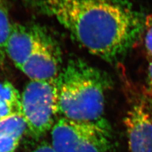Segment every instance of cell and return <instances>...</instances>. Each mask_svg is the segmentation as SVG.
Wrapping results in <instances>:
<instances>
[{
    "mask_svg": "<svg viewBox=\"0 0 152 152\" xmlns=\"http://www.w3.org/2000/svg\"><path fill=\"white\" fill-rule=\"evenodd\" d=\"M78 43L112 62L134 45L146 26L143 13L126 0H39Z\"/></svg>",
    "mask_w": 152,
    "mask_h": 152,
    "instance_id": "6da1fadb",
    "label": "cell"
},
{
    "mask_svg": "<svg viewBox=\"0 0 152 152\" xmlns=\"http://www.w3.org/2000/svg\"><path fill=\"white\" fill-rule=\"evenodd\" d=\"M111 84L105 72L81 60H70L55 79L56 116L80 122L102 119Z\"/></svg>",
    "mask_w": 152,
    "mask_h": 152,
    "instance_id": "7a4b0ae2",
    "label": "cell"
},
{
    "mask_svg": "<svg viewBox=\"0 0 152 152\" xmlns=\"http://www.w3.org/2000/svg\"><path fill=\"white\" fill-rule=\"evenodd\" d=\"M51 140L56 152H114L111 128L104 118L93 122L59 118Z\"/></svg>",
    "mask_w": 152,
    "mask_h": 152,
    "instance_id": "3957f363",
    "label": "cell"
},
{
    "mask_svg": "<svg viewBox=\"0 0 152 152\" xmlns=\"http://www.w3.org/2000/svg\"><path fill=\"white\" fill-rule=\"evenodd\" d=\"M55 79L51 81L31 80L22 93L23 115L28 131L35 139L44 136L56 122Z\"/></svg>",
    "mask_w": 152,
    "mask_h": 152,
    "instance_id": "277c9868",
    "label": "cell"
},
{
    "mask_svg": "<svg viewBox=\"0 0 152 152\" xmlns=\"http://www.w3.org/2000/svg\"><path fill=\"white\" fill-rule=\"evenodd\" d=\"M61 57L58 48L41 32L32 53L21 70L31 80L51 81L60 72Z\"/></svg>",
    "mask_w": 152,
    "mask_h": 152,
    "instance_id": "5b68a950",
    "label": "cell"
},
{
    "mask_svg": "<svg viewBox=\"0 0 152 152\" xmlns=\"http://www.w3.org/2000/svg\"><path fill=\"white\" fill-rule=\"evenodd\" d=\"M128 152H152V115L142 101L132 104L124 120Z\"/></svg>",
    "mask_w": 152,
    "mask_h": 152,
    "instance_id": "8992f818",
    "label": "cell"
},
{
    "mask_svg": "<svg viewBox=\"0 0 152 152\" xmlns=\"http://www.w3.org/2000/svg\"><path fill=\"white\" fill-rule=\"evenodd\" d=\"M40 32L19 23H13L11 26L6 52L18 69L21 70L34 50Z\"/></svg>",
    "mask_w": 152,
    "mask_h": 152,
    "instance_id": "52a82bcc",
    "label": "cell"
},
{
    "mask_svg": "<svg viewBox=\"0 0 152 152\" xmlns=\"http://www.w3.org/2000/svg\"><path fill=\"white\" fill-rule=\"evenodd\" d=\"M27 129L23 114L15 113L0 121V137L20 140Z\"/></svg>",
    "mask_w": 152,
    "mask_h": 152,
    "instance_id": "ba28073f",
    "label": "cell"
},
{
    "mask_svg": "<svg viewBox=\"0 0 152 152\" xmlns=\"http://www.w3.org/2000/svg\"><path fill=\"white\" fill-rule=\"evenodd\" d=\"M0 101L12 106L16 113L23 114L20 95L14 86L8 81H0Z\"/></svg>",
    "mask_w": 152,
    "mask_h": 152,
    "instance_id": "9c48e42d",
    "label": "cell"
},
{
    "mask_svg": "<svg viewBox=\"0 0 152 152\" xmlns=\"http://www.w3.org/2000/svg\"><path fill=\"white\" fill-rule=\"evenodd\" d=\"M7 10L0 0V63H3L7 53L6 46L11 30Z\"/></svg>",
    "mask_w": 152,
    "mask_h": 152,
    "instance_id": "30bf717a",
    "label": "cell"
},
{
    "mask_svg": "<svg viewBox=\"0 0 152 152\" xmlns=\"http://www.w3.org/2000/svg\"><path fill=\"white\" fill-rule=\"evenodd\" d=\"M20 140L8 137H0V152H13Z\"/></svg>",
    "mask_w": 152,
    "mask_h": 152,
    "instance_id": "8fae6325",
    "label": "cell"
},
{
    "mask_svg": "<svg viewBox=\"0 0 152 152\" xmlns=\"http://www.w3.org/2000/svg\"><path fill=\"white\" fill-rule=\"evenodd\" d=\"M15 113H17L12 106L5 102L0 101V121Z\"/></svg>",
    "mask_w": 152,
    "mask_h": 152,
    "instance_id": "7c38bea8",
    "label": "cell"
},
{
    "mask_svg": "<svg viewBox=\"0 0 152 152\" xmlns=\"http://www.w3.org/2000/svg\"><path fill=\"white\" fill-rule=\"evenodd\" d=\"M145 46L148 56L152 58V23L148 27L145 37Z\"/></svg>",
    "mask_w": 152,
    "mask_h": 152,
    "instance_id": "4fadbf2b",
    "label": "cell"
},
{
    "mask_svg": "<svg viewBox=\"0 0 152 152\" xmlns=\"http://www.w3.org/2000/svg\"><path fill=\"white\" fill-rule=\"evenodd\" d=\"M146 94L147 98H152V58H150L148 64Z\"/></svg>",
    "mask_w": 152,
    "mask_h": 152,
    "instance_id": "5bb4252c",
    "label": "cell"
},
{
    "mask_svg": "<svg viewBox=\"0 0 152 152\" xmlns=\"http://www.w3.org/2000/svg\"><path fill=\"white\" fill-rule=\"evenodd\" d=\"M32 152H56L51 145L48 142H42Z\"/></svg>",
    "mask_w": 152,
    "mask_h": 152,
    "instance_id": "9a60e30c",
    "label": "cell"
},
{
    "mask_svg": "<svg viewBox=\"0 0 152 152\" xmlns=\"http://www.w3.org/2000/svg\"><path fill=\"white\" fill-rule=\"evenodd\" d=\"M147 104L152 115V98H147Z\"/></svg>",
    "mask_w": 152,
    "mask_h": 152,
    "instance_id": "2e32d148",
    "label": "cell"
}]
</instances>
